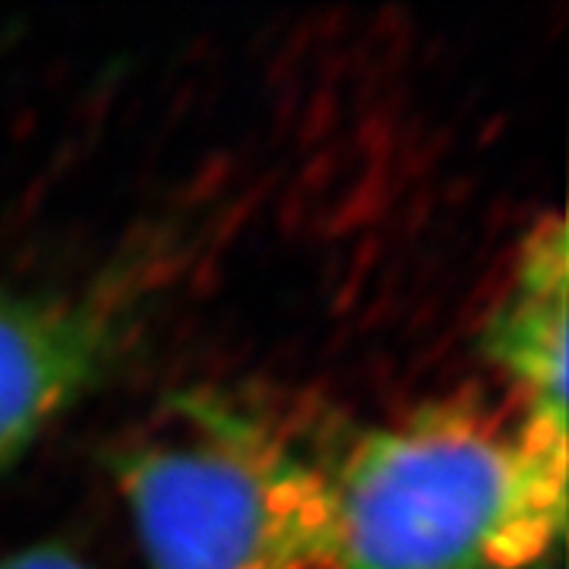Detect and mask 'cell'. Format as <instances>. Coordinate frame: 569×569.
<instances>
[{"instance_id":"1","label":"cell","mask_w":569,"mask_h":569,"mask_svg":"<svg viewBox=\"0 0 569 569\" xmlns=\"http://www.w3.org/2000/svg\"><path fill=\"white\" fill-rule=\"evenodd\" d=\"M342 569H550L567 538V430L433 406L336 466Z\"/></svg>"},{"instance_id":"2","label":"cell","mask_w":569,"mask_h":569,"mask_svg":"<svg viewBox=\"0 0 569 569\" xmlns=\"http://www.w3.org/2000/svg\"><path fill=\"white\" fill-rule=\"evenodd\" d=\"M118 459L152 569H342L336 466L216 402Z\"/></svg>"},{"instance_id":"3","label":"cell","mask_w":569,"mask_h":569,"mask_svg":"<svg viewBox=\"0 0 569 569\" xmlns=\"http://www.w3.org/2000/svg\"><path fill=\"white\" fill-rule=\"evenodd\" d=\"M123 339L108 298H0V466L114 365Z\"/></svg>"},{"instance_id":"4","label":"cell","mask_w":569,"mask_h":569,"mask_svg":"<svg viewBox=\"0 0 569 569\" xmlns=\"http://www.w3.org/2000/svg\"><path fill=\"white\" fill-rule=\"evenodd\" d=\"M567 228L550 216L526 238L488 323L490 358L519 389V408L567 430Z\"/></svg>"},{"instance_id":"5","label":"cell","mask_w":569,"mask_h":569,"mask_svg":"<svg viewBox=\"0 0 569 569\" xmlns=\"http://www.w3.org/2000/svg\"><path fill=\"white\" fill-rule=\"evenodd\" d=\"M0 569H92L63 545H32L0 557Z\"/></svg>"}]
</instances>
